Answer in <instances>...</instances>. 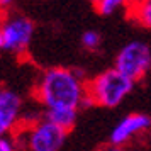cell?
Segmentation results:
<instances>
[{
	"instance_id": "obj_5",
	"label": "cell",
	"mask_w": 151,
	"mask_h": 151,
	"mask_svg": "<svg viewBox=\"0 0 151 151\" xmlns=\"http://www.w3.org/2000/svg\"><path fill=\"white\" fill-rule=\"evenodd\" d=\"M4 51L21 55L29 48L34 36V22L24 15H12L0 22Z\"/></svg>"
},
{
	"instance_id": "obj_6",
	"label": "cell",
	"mask_w": 151,
	"mask_h": 151,
	"mask_svg": "<svg viewBox=\"0 0 151 151\" xmlns=\"http://www.w3.org/2000/svg\"><path fill=\"white\" fill-rule=\"evenodd\" d=\"M151 131V117L146 114H129L124 119L119 121L116 127L112 129L109 136L110 144L114 146H122V144L129 143L131 139L136 136Z\"/></svg>"
},
{
	"instance_id": "obj_9",
	"label": "cell",
	"mask_w": 151,
	"mask_h": 151,
	"mask_svg": "<svg viewBox=\"0 0 151 151\" xmlns=\"http://www.w3.org/2000/svg\"><path fill=\"white\" fill-rule=\"evenodd\" d=\"M46 117L55 124L61 126L63 129L70 131L76 122L78 109L73 107H58V109H46Z\"/></svg>"
},
{
	"instance_id": "obj_7",
	"label": "cell",
	"mask_w": 151,
	"mask_h": 151,
	"mask_svg": "<svg viewBox=\"0 0 151 151\" xmlns=\"http://www.w3.org/2000/svg\"><path fill=\"white\" fill-rule=\"evenodd\" d=\"M22 99L12 88L0 87V136L10 134L21 121Z\"/></svg>"
},
{
	"instance_id": "obj_8",
	"label": "cell",
	"mask_w": 151,
	"mask_h": 151,
	"mask_svg": "<svg viewBox=\"0 0 151 151\" xmlns=\"http://www.w3.org/2000/svg\"><path fill=\"white\" fill-rule=\"evenodd\" d=\"M127 15L139 26L151 29V0H127Z\"/></svg>"
},
{
	"instance_id": "obj_11",
	"label": "cell",
	"mask_w": 151,
	"mask_h": 151,
	"mask_svg": "<svg viewBox=\"0 0 151 151\" xmlns=\"http://www.w3.org/2000/svg\"><path fill=\"white\" fill-rule=\"evenodd\" d=\"M100 34L95 32V31H85L82 34V46L88 51H95L99 46H100Z\"/></svg>"
},
{
	"instance_id": "obj_4",
	"label": "cell",
	"mask_w": 151,
	"mask_h": 151,
	"mask_svg": "<svg viewBox=\"0 0 151 151\" xmlns=\"http://www.w3.org/2000/svg\"><path fill=\"white\" fill-rule=\"evenodd\" d=\"M119 71L127 75L131 80H141L151 68V49L141 41H131L121 48L114 63Z\"/></svg>"
},
{
	"instance_id": "obj_2",
	"label": "cell",
	"mask_w": 151,
	"mask_h": 151,
	"mask_svg": "<svg viewBox=\"0 0 151 151\" xmlns=\"http://www.w3.org/2000/svg\"><path fill=\"white\" fill-rule=\"evenodd\" d=\"M134 80L114 66L93 76L87 83V97L82 107L100 105V107H117L132 92Z\"/></svg>"
},
{
	"instance_id": "obj_3",
	"label": "cell",
	"mask_w": 151,
	"mask_h": 151,
	"mask_svg": "<svg viewBox=\"0 0 151 151\" xmlns=\"http://www.w3.org/2000/svg\"><path fill=\"white\" fill-rule=\"evenodd\" d=\"M66 129L44 116V119L36 121L27 127L22 144H26L31 151H58L66 141Z\"/></svg>"
},
{
	"instance_id": "obj_12",
	"label": "cell",
	"mask_w": 151,
	"mask_h": 151,
	"mask_svg": "<svg viewBox=\"0 0 151 151\" xmlns=\"http://www.w3.org/2000/svg\"><path fill=\"white\" fill-rule=\"evenodd\" d=\"M14 148H15V141L10 139L9 134L0 136V151H12Z\"/></svg>"
},
{
	"instance_id": "obj_13",
	"label": "cell",
	"mask_w": 151,
	"mask_h": 151,
	"mask_svg": "<svg viewBox=\"0 0 151 151\" xmlns=\"http://www.w3.org/2000/svg\"><path fill=\"white\" fill-rule=\"evenodd\" d=\"M14 0H0V9H7Z\"/></svg>"
},
{
	"instance_id": "obj_1",
	"label": "cell",
	"mask_w": 151,
	"mask_h": 151,
	"mask_svg": "<svg viewBox=\"0 0 151 151\" xmlns=\"http://www.w3.org/2000/svg\"><path fill=\"white\" fill-rule=\"evenodd\" d=\"M34 97L46 109H80L87 97V83L76 71L56 66L42 71L36 83Z\"/></svg>"
},
{
	"instance_id": "obj_10",
	"label": "cell",
	"mask_w": 151,
	"mask_h": 151,
	"mask_svg": "<svg viewBox=\"0 0 151 151\" xmlns=\"http://www.w3.org/2000/svg\"><path fill=\"white\" fill-rule=\"evenodd\" d=\"M127 5V0H93V9L100 15H110L117 9Z\"/></svg>"
}]
</instances>
